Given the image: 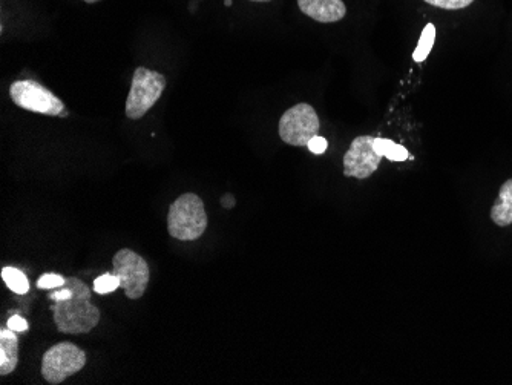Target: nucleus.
Returning <instances> with one entry per match:
<instances>
[{"mask_svg": "<svg viewBox=\"0 0 512 385\" xmlns=\"http://www.w3.org/2000/svg\"><path fill=\"white\" fill-rule=\"evenodd\" d=\"M86 366V353L73 343H59L46 350L42 358V376L53 385L79 373Z\"/></svg>", "mask_w": 512, "mask_h": 385, "instance_id": "7", "label": "nucleus"}, {"mask_svg": "<svg viewBox=\"0 0 512 385\" xmlns=\"http://www.w3.org/2000/svg\"><path fill=\"white\" fill-rule=\"evenodd\" d=\"M382 155L375 149V137L370 135H359L353 140L352 145L345 152L344 175L345 177L365 180L378 171L381 166Z\"/></svg>", "mask_w": 512, "mask_h": 385, "instance_id": "8", "label": "nucleus"}, {"mask_svg": "<svg viewBox=\"0 0 512 385\" xmlns=\"http://www.w3.org/2000/svg\"><path fill=\"white\" fill-rule=\"evenodd\" d=\"M65 283L66 278L60 277V275L46 274L37 281V287L42 290H53L59 289V287H62Z\"/></svg>", "mask_w": 512, "mask_h": 385, "instance_id": "17", "label": "nucleus"}, {"mask_svg": "<svg viewBox=\"0 0 512 385\" xmlns=\"http://www.w3.org/2000/svg\"><path fill=\"white\" fill-rule=\"evenodd\" d=\"M166 79L157 71L140 66L132 76L131 89L126 99V116L131 120L145 117L146 112L160 100L165 91Z\"/></svg>", "mask_w": 512, "mask_h": 385, "instance_id": "3", "label": "nucleus"}, {"mask_svg": "<svg viewBox=\"0 0 512 385\" xmlns=\"http://www.w3.org/2000/svg\"><path fill=\"white\" fill-rule=\"evenodd\" d=\"M375 149L382 157H387L391 162H407L410 158V152L407 148H404L398 143H394L393 140L381 139L375 137Z\"/></svg>", "mask_w": 512, "mask_h": 385, "instance_id": "12", "label": "nucleus"}, {"mask_svg": "<svg viewBox=\"0 0 512 385\" xmlns=\"http://www.w3.org/2000/svg\"><path fill=\"white\" fill-rule=\"evenodd\" d=\"M10 97L25 111L51 117L68 116L62 100L36 80H17L10 86Z\"/></svg>", "mask_w": 512, "mask_h": 385, "instance_id": "5", "label": "nucleus"}, {"mask_svg": "<svg viewBox=\"0 0 512 385\" xmlns=\"http://www.w3.org/2000/svg\"><path fill=\"white\" fill-rule=\"evenodd\" d=\"M119 287V278L115 277L114 274H105L94 281L92 289H94V292L99 293V295H108V293L114 292V290L119 289Z\"/></svg>", "mask_w": 512, "mask_h": 385, "instance_id": "15", "label": "nucleus"}, {"mask_svg": "<svg viewBox=\"0 0 512 385\" xmlns=\"http://www.w3.org/2000/svg\"><path fill=\"white\" fill-rule=\"evenodd\" d=\"M207 214L197 194H183L172 203L168 214L169 235L175 240L195 241L206 232Z\"/></svg>", "mask_w": 512, "mask_h": 385, "instance_id": "2", "label": "nucleus"}, {"mask_svg": "<svg viewBox=\"0 0 512 385\" xmlns=\"http://www.w3.org/2000/svg\"><path fill=\"white\" fill-rule=\"evenodd\" d=\"M8 329L14 330L16 333L27 332L28 323L25 318L19 315L11 316L10 320H8Z\"/></svg>", "mask_w": 512, "mask_h": 385, "instance_id": "19", "label": "nucleus"}, {"mask_svg": "<svg viewBox=\"0 0 512 385\" xmlns=\"http://www.w3.org/2000/svg\"><path fill=\"white\" fill-rule=\"evenodd\" d=\"M86 4H96V2H100V0H83Z\"/></svg>", "mask_w": 512, "mask_h": 385, "instance_id": "20", "label": "nucleus"}, {"mask_svg": "<svg viewBox=\"0 0 512 385\" xmlns=\"http://www.w3.org/2000/svg\"><path fill=\"white\" fill-rule=\"evenodd\" d=\"M321 128L318 114L309 103H298L284 112L279 120V139L296 148H307Z\"/></svg>", "mask_w": 512, "mask_h": 385, "instance_id": "4", "label": "nucleus"}, {"mask_svg": "<svg viewBox=\"0 0 512 385\" xmlns=\"http://www.w3.org/2000/svg\"><path fill=\"white\" fill-rule=\"evenodd\" d=\"M424 2L431 7L440 8V10L457 11L470 7L474 0H424Z\"/></svg>", "mask_w": 512, "mask_h": 385, "instance_id": "16", "label": "nucleus"}, {"mask_svg": "<svg viewBox=\"0 0 512 385\" xmlns=\"http://www.w3.org/2000/svg\"><path fill=\"white\" fill-rule=\"evenodd\" d=\"M2 280L7 284L8 289L13 290L17 295H25L30 290V281H28L27 275L16 267H4Z\"/></svg>", "mask_w": 512, "mask_h": 385, "instance_id": "13", "label": "nucleus"}, {"mask_svg": "<svg viewBox=\"0 0 512 385\" xmlns=\"http://www.w3.org/2000/svg\"><path fill=\"white\" fill-rule=\"evenodd\" d=\"M434 42H436V27L433 24H427V27L422 31L421 39L417 42L416 50H414V62H425L427 57L430 56L431 51H433Z\"/></svg>", "mask_w": 512, "mask_h": 385, "instance_id": "14", "label": "nucleus"}, {"mask_svg": "<svg viewBox=\"0 0 512 385\" xmlns=\"http://www.w3.org/2000/svg\"><path fill=\"white\" fill-rule=\"evenodd\" d=\"M226 5L229 7V5H232V0H226Z\"/></svg>", "mask_w": 512, "mask_h": 385, "instance_id": "22", "label": "nucleus"}, {"mask_svg": "<svg viewBox=\"0 0 512 385\" xmlns=\"http://www.w3.org/2000/svg\"><path fill=\"white\" fill-rule=\"evenodd\" d=\"M19 364V338L11 329L0 330V375L7 376Z\"/></svg>", "mask_w": 512, "mask_h": 385, "instance_id": "10", "label": "nucleus"}, {"mask_svg": "<svg viewBox=\"0 0 512 385\" xmlns=\"http://www.w3.org/2000/svg\"><path fill=\"white\" fill-rule=\"evenodd\" d=\"M63 286L73 290V297L65 301H54L51 307L59 332L80 335L96 329L100 321V310L91 303V289L76 277L66 278Z\"/></svg>", "mask_w": 512, "mask_h": 385, "instance_id": "1", "label": "nucleus"}, {"mask_svg": "<svg viewBox=\"0 0 512 385\" xmlns=\"http://www.w3.org/2000/svg\"><path fill=\"white\" fill-rule=\"evenodd\" d=\"M112 274L120 280L129 300H140L148 289L151 272L145 258L131 249H120L112 258Z\"/></svg>", "mask_w": 512, "mask_h": 385, "instance_id": "6", "label": "nucleus"}, {"mask_svg": "<svg viewBox=\"0 0 512 385\" xmlns=\"http://www.w3.org/2000/svg\"><path fill=\"white\" fill-rule=\"evenodd\" d=\"M298 7L302 14L319 24L341 22L347 14V7L342 0H298Z\"/></svg>", "mask_w": 512, "mask_h": 385, "instance_id": "9", "label": "nucleus"}, {"mask_svg": "<svg viewBox=\"0 0 512 385\" xmlns=\"http://www.w3.org/2000/svg\"><path fill=\"white\" fill-rule=\"evenodd\" d=\"M250 2H270V0H250Z\"/></svg>", "mask_w": 512, "mask_h": 385, "instance_id": "21", "label": "nucleus"}, {"mask_svg": "<svg viewBox=\"0 0 512 385\" xmlns=\"http://www.w3.org/2000/svg\"><path fill=\"white\" fill-rule=\"evenodd\" d=\"M327 146H329L327 140H325L324 137H321V135H316V137H313V139L310 140L307 148H309L310 152H313V154L321 155L327 151Z\"/></svg>", "mask_w": 512, "mask_h": 385, "instance_id": "18", "label": "nucleus"}, {"mask_svg": "<svg viewBox=\"0 0 512 385\" xmlns=\"http://www.w3.org/2000/svg\"><path fill=\"white\" fill-rule=\"evenodd\" d=\"M491 218L500 228L512 224V178L505 181L500 188L499 197L491 209Z\"/></svg>", "mask_w": 512, "mask_h": 385, "instance_id": "11", "label": "nucleus"}]
</instances>
